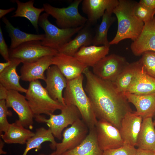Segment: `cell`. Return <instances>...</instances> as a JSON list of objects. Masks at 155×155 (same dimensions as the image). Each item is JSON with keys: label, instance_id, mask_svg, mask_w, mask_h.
<instances>
[{"label": "cell", "instance_id": "ee69618b", "mask_svg": "<svg viewBox=\"0 0 155 155\" xmlns=\"http://www.w3.org/2000/svg\"><path fill=\"white\" fill-rule=\"evenodd\" d=\"M153 122H154V127H155V121H154Z\"/></svg>", "mask_w": 155, "mask_h": 155}, {"label": "cell", "instance_id": "d6a6232c", "mask_svg": "<svg viewBox=\"0 0 155 155\" xmlns=\"http://www.w3.org/2000/svg\"><path fill=\"white\" fill-rule=\"evenodd\" d=\"M136 16L144 23L154 18L155 10L150 9L139 2L137 3L134 9Z\"/></svg>", "mask_w": 155, "mask_h": 155}, {"label": "cell", "instance_id": "f35d334b", "mask_svg": "<svg viewBox=\"0 0 155 155\" xmlns=\"http://www.w3.org/2000/svg\"><path fill=\"white\" fill-rule=\"evenodd\" d=\"M8 90L0 84V100H5L7 96Z\"/></svg>", "mask_w": 155, "mask_h": 155}, {"label": "cell", "instance_id": "ffe728a7", "mask_svg": "<svg viewBox=\"0 0 155 155\" xmlns=\"http://www.w3.org/2000/svg\"><path fill=\"white\" fill-rule=\"evenodd\" d=\"M91 26L86 23L75 37L61 47L58 51L59 52L74 56L82 46L92 44L94 35Z\"/></svg>", "mask_w": 155, "mask_h": 155}, {"label": "cell", "instance_id": "9a60e30c", "mask_svg": "<svg viewBox=\"0 0 155 155\" xmlns=\"http://www.w3.org/2000/svg\"><path fill=\"white\" fill-rule=\"evenodd\" d=\"M52 63L57 67L67 80L78 77L88 67L75 57L59 52L53 57Z\"/></svg>", "mask_w": 155, "mask_h": 155}, {"label": "cell", "instance_id": "52a82bcc", "mask_svg": "<svg viewBox=\"0 0 155 155\" xmlns=\"http://www.w3.org/2000/svg\"><path fill=\"white\" fill-rule=\"evenodd\" d=\"M61 111V113L59 115L51 114L49 119L41 115L34 116L36 122L46 123L54 137L59 140L61 139L62 132L65 127L82 119L79 111L74 105L66 104Z\"/></svg>", "mask_w": 155, "mask_h": 155}, {"label": "cell", "instance_id": "4316f807", "mask_svg": "<svg viewBox=\"0 0 155 155\" xmlns=\"http://www.w3.org/2000/svg\"><path fill=\"white\" fill-rule=\"evenodd\" d=\"M2 20L11 39L10 49H14L22 44L32 40L42 41L44 39V34H34L26 33L15 27L5 17Z\"/></svg>", "mask_w": 155, "mask_h": 155}, {"label": "cell", "instance_id": "8fae6325", "mask_svg": "<svg viewBox=\"0 0 155 155\" xmlns=\"http://www.w3.org/2000/svg\"><path fill=\"white\" fill-rule=\"evenodd\" d=\"M99 146L103 151L117 148L124 144L119 130L103 119H98L95 126Z\"/></svg>", "mask_w": 155, "mask_h": 155}, {"label": "cell", "instance_id": "5b68a950", "mask_svg": "<svg viewBox=\"0 0 155 155\" xmlns=\"http://www.w3.org/2000/svg\"><path fill=\"white\" fill-rule=\"evenodd\" d=\"M49 16L44 13L40 15L39 19L38 24L45 32L44 38L41 41V43L44 46L58 51L84 26L76 28H60L50 22L48 20Z\"/></svg>", "mask_w": 155, "mask_h": 155}, {"label": "cell", "instance_id": "9c48e42d", "mask_svg": "<svg viewBox=\"0 0 155 155\" xmlns=\"http://www.w3.org/2000/svg\"><path fill=\"white\" fill-rule=\"evenodd\" d=\"M128 63L124 57L112 54L98 62L92 67V72L100 78L114 82Z\"/></svg>", "mask_w": 155, "mask_h": 155}, {"label": "cell", "instance_id": "f1b7e54d", "mask_svg": "<svg viewBox=\"0 0 155 155\" xmlns=\"http://www.w3.org/2000/svg\"><path fill=\"white\" fill-rule=\"evenodd\" d=\"M46 142H51L50 146L52 150L56 149L57 143L50 129H46L43 127L36 129L34 135L27 141L26 148L22 155H27L28 152L34 148L36 149L37 150L40 149L42 144Z\"/></svg>", "mask_w": 155, "mask_h": 155}, {"label": "cell", "instance_id": "ac0fdd59", "mask_svg": "<svg viewBox=\"0 0 155 155\" xmlns=\"http://www.w3.org/2000/svg\"><path fill=\"white\" fill-rule=\"evenodd\" d=\"M53 56H45L32 62L23 63L20 69L21 80L30 82L39 79L44 81V72L52 65Z\"/></svg>", "mask_w": 155, "mask_h": 155}, {"label": "cell", "instance_id": "7c38bea8", "mask_svg": "<svg viewBox=\"0 0 155 155\" xmlns=\"http://www.w3.org/2000/svg\"><path fill=\"white\" fill-rule=\"evenodd\" d=\"M5 101L7 106L12 108L18 114V120L22 125L26 128L32 129L34 115L25 96L18 91L9 90Z\"/></svg>", "mask_w": 155, "mask_h": 155}, {"label": "cell", "instance_id": "cb8c5ba5", "mask_svg": "<svg viewBox=\"0 0 155 155\" xmlns=\"http://www.w3.org/2000/svg\"><path fill=\"white\" fill-rule=\"evenodd\" d=\"M35 133L25 128L18 120L10 124L7 131L0 135L4 142L7 144H26Z\"/></svg>", "mask_w": 155, "mask_h": 155}, {"label": "cell", "instance_id": "74e56055", "mask_svg": "<svg viewBox=\"0 0 155 155\" xmlns=\"http://www.w3.org/2000/svg\"><path fill=\"white\" fill-rule=\"evenodd\" d=\"M135 155H155V151L138 148L137 149Z\"/></svg>", "mask_w": 155, "mask_h": 155}, {"label": "cell", "instance_id": "44dd1931", "mask_svg": "<svg viewBox=\"0 0 155 155\" xmlns=\"http://www.w3.org/2000/svg\"><path fill=\"white\" fill-rule=\"evenodd\" d=\"M109 47L104 45L83 46L77 52L74 57L88 67H93L108 55Z\"/></svg>", "mask_w": 155, "mask_h": 155}, {"label": "cell", "instance_id": "83f0119b", "mask_svg": "<svg viewBox=\"0 0 155 155\" xmlns=\"http://www.w3.org/2000/svg\"><path fill=\"white\" fill-rule=\"evenodd\" d=\"M17 8L14 14L11 17H22L27 19L36 31L38 30V22L40 14L44 11L43 7L38 8L34 6V1L30 0L26 2H22L15 0Z\"/></svg>", "mask_w": 155, "mask_h": 155}, {"label": "cell", "instance_id": "3957f363", "mask_svg": "<svg viewBox=\"0 0 155 155\" xmlns=\"http://www.w3.org/2000/svg\"><path fill=\"white\" fill-rule=\"evenodd\" d=\"M84 77L82 74L74 79L67 80L63 97L66 105H73L77 108L82 119L90 129L95 127L98 119L90 99L83 88Z\"/></svg>", "mask_w": 155, "mask_h": 155}, {"label": "cell", "instance_id": "60d3db41", "mask_svg": "<svg viewBox=\"0 0 155 155\" xmlns=\"http://www.w3.org/2000/svg\"><path fill=\"white\" fill-rule=\"evenodd\" d=\"M11 63V61L4 63H0V73L2 72L6 68L9 66Z\"/></svg>", "mask_w": 155, "mask_h": 155}, {"label": "cell", "instance_id": "603a6c76", "mask_svg": "<svg viewBox=\"0 0 155 155\" xmlns=\"http://www.w3.org/2000/svg\"><path fill=\"white\" fill-rule=\"evenodd\" d=\"M98 143L95 127L89 129L88 135L78 146L60 155H103Z\"/></svg>", "mask_w": 155, "mask_h": 155}, {"label": "cell", "instance_id": "7bdbcfd3", "mask_svg": "<svg viewBox=\"0 0 155 155\" xmlns=\"http://www.w3.org/2000/svg\"><path fill=\"white\" fill-rule=\"evenodd\" d=\"M36 155H57V154H56L53 152L52 153H51V154H43V153H40V154H38Z\"/></svg>", "mask_w": 155, "mask_h": 155}, {"label": "cell", "instance_id": "d4e9b609", "mask_svg": "<svg viewBox=\"0 0 155 155\" xmlns=\"http://www.w3.org/2000/svg\"><path fill=\"white\" fill-rule=\"evenodd\" d=\"M142 67L139 60L128 63L114 82L118 90L124 94L127 92Z\"/></svg>", "mask_w": 155, "mask_h": 155}, {"label": "cell", "instance_id": "b9f144b4", "mask_svg": "<svg viewBox=\"0 0 155 155\" xmlns=\"http://www.w3.org/2000/svg\"><path fill=\"white\" fill-rule=\"evenodd\" d=\"M4 142H3L0 139V154H6V152L2 150V148L3 147Z\"/></svg>", "mask_w": 155, "mask_h": 155}, {"label": "cell", "instance_id": "277c9868", "mask_svg": "<svg viewBox=\"0 0 155 155\" xmlns=\"http://www.w3.org/2000/svg\"><path fill=\"white\" fill-rule=\"evenodd\" d=\"M27 89L25 97L34 116L42 114L49 116L65 106L53 99L38 80L30 82Z\"/></svg>", "mask_w": 155, "mask_h": 155}, {"label": "cell", "instance_id": "8d00e7d4", "mask_svg": "<svg viewBox=\"0 0 155 155\" xmlns=\"http://www.w3.org/2000/svg\"><path fill=\"white\" fill-rule=\"evenodd\" d=\"M139 2L150 9L155 10V0H140Z\"/></svg>", "mask_w": 155, "mask_h": 155}, {"label": "cell", "instance_id": "1f68e13d", "mask_svg": "<svg viewBox=\"0 0 155 155\" xmlns=\"http://www.w3.org/2000/svg\"><path fill=\"white\" fill-rule=\"evenodd\" d=\"M139 61L145 72L155 78V52L148 51L144 53Z\"/></svg>", "mask_w": 155, "mask_h": 155}, {"label": "cell", "instance_id": "836d02e7", "mask_svg": "<svg viewBox=\"0 0 155 155\" xmlns=\"http://www.w3.org/2000/svg\"><path fill=\"white\" fill-rule=\"evenodd\" d=\"M12 115L11 111L7 106L5 100H0V135L7 129L10 123L8 122L7 117Z\"/></svg>", "mask_w": 155, "mask_h": 155}, {"label": "cell", "instance_id": "2e32d148", "mask_svg": "<svg viewBox=\"0 0 155 155\" xmlns=\"http://www.w3.org/2000/svg\"><path fill=\"white\" fill-rule=\"evenodd\" d=\"M119 0H83L82 10L87 16V23L91 25L102 17L106 10L112 11L118 5Z\"/></svg>", "mask_w": 155, "mask_h": 155}, {"label": "cell", "instance_id": "7a4b0ae2", "mask_svg": "<svg viewBox=\"0 0 155 155\" xmlns=\"http://www.w3.org/2000/svg\"><path fill=\"white\" fill-rule=\"evenodd\" d=\"M137 3L133 0H119L118 4L113 11L117 19V30L114 38L109 42L110 45L117 44L126 39L134 41L140 34L144 23L135 14Z\"/></svg>", "mask_w": 155, "mask_h": 155}, {"label": "cell", "instance_id": "7402d4cb", "mask_svg": "<svg viewBox=\"0 0 155 155\" xmlns=\"http://www.w3.org/2000/svg\"><path fill=\"white\" fill-rule=\"evenodd\" d=\"M11 64L0 73V84L7 90H13L26 93L27 89L23 87L20 84V76L16 72L17 66L22 63L19 59H10Z\"/></svg>", "mask_w": 155, "mask_h": 155}, {"label": "cell", "instance_id": "4dcf8cb0", "mask_svg": "<svg viewBox=\"0 0 155 155\" xmlns=\"http://www.w3.org/2000/svg\"><path fill=\"white\" fill-rule=\"evenodd\" d=\"M113 12L106 10L102 17L100 24L97 27L93 38L92 44L98 46L99 45L110 46L109 42L107 38L108 29L115 22V17L113 16Z\"/></svg>", "mask_w": 155, "mask_h": 155}, {"label": "cell", "instance_id": "ba28073f", "mask_svg": "<svg viewBox=\"0 0 155 155\" xmlns=\"http://www.w3.org/2000/svg\"><path fill=\"white\" fill-rule=\"evenodd\" d=\"M58 53L56 50L43 46L40 40L27 42L9 49L10 59H19L22 63L32 62L45 56H55Z\"/></svg>", "mask_w": 155, "mask_h": 155}, {"label": "cell", "instance_id": "e0dca14e", "mask_svg": "<svg viewBox=\"0 0 155 155\" xmlns=\"http://www.w3.org/2000/svg\"><path fill=\"white\" fill-rule=\"evenodd\" d=\"M143 119L134 112L127 113L123 119L119 129L124 144L136 146Z\"/></svg>", "mask_w": 155, "mask_h": 155}, {"label": "cell", "instance_id": "5bb4252c", "mask_svg": "<svg viewBox=\"0 0 155 155\" xmlns=\"http://www.w3.org/2000/svg\"><path fill=\"white\" fill-rule=\"evenodd\" d=\"M130 49L136 56H140L148 51L155 52V16L144 23L137 38L131 43Z\"/></svg>", "mask_w": 155, "mask_h": 155}, {"label": "cell", "instance_id": "30bf717a", "mask_svg": "<svg viewBox=\"0 0 155 155\" xmlns=\"http://www.w3.org/2000/svg\"><path fill=\"white\" fill-rule=\"evenodd\" d=\"M89 132V129L83 120L78 119L63 131L62 142L57 143L54 153L60 155L75 148L84 140Z\"/></svg>", "mask_w": 155, "mask_h": 155}, {"label": "cell", "instance_id": "d6986e66", "mask_svg": "<svg viewBox=\"0 0 155 155\" xmlns=\"http://www.w3.org/2000/svg\"><path fill=\"white\" fill-rule=\"evenodd\" d=\"M128 101L135 106L134 113L143 119L152 117L155 114V92L145 95H137L129 92L125 94Z\"/></svg>", "mask_w": 155, "mask_h": 155}, {"label": "cell", "instance_id": "f6af8a7d", "mask_svg": "<svg viewBox=\"0 0 155 155\" xmlns=\"http://www.w3.org/2000/svg\"></svg>", "mask_w": 155, "mask_h": 155}, {"label": "cell", "instance_id": "484cf974", "mask_svg": "<svg viewBox=\"0 0 155 155\" xmlns=\"http://www.w3.org/2000/svg\"><path fill=\"white\" fill-rule=\"evenodd\" d=\"M136 146L138 148L155 151V127L152 117L143 119Z\"/></svg>", "mask_w": 155, "mask_h": 155}, {"label": "cell", "instance_id": "e575fe53", "mask_svg": "<svg viewBox=\"0 0 155 155\" xmlns=\"http://www.w3.org/2000/svg\"><path fill=\"white\" fill-rule=\"evenodd\" d=\"M137 149L134 146L124 144L120 147L103 151V155H135Z\"/></svg>", "mask_w": 155, "mask_h": 155}, {"label": "cell", "instance_id": "d590c367", "mask_svg": "<svg viewBox=\"0 0 155 155\" xmlns=\"http://www.w3.org/2000/svg\"><path fill=\"white\" fill-rule=\"evenodd\" d=\"M0 53L6 61L10 60L9 50L5 41L1 26L0 27Z\"/></svg>", "mask_w": 155, "mask_h": 155}, {"label": "cell", "instance_id": "ab89813d", "mask_svg": "<svg viewBox=\"0 0 155 155\" xmlns=\"http://www.w3.org/2000/svg\"><path fill=\"white\" fill-rule=\"evenodd\" d=\"M15 9L14 7H11L7 9H0V18H3L6 14L9 13Z\"/></svg>", "mask_w": 155, "mask_h": 155}, {"label": "cell", "instance_id": "f546056e", "mask_svg": "<svg viewBox=\"0 0 155 155\" xmlns=\"http://www.w3.org/2000/svg\"><path fill=\"white\" fill-rule=\"evenodd\" d=\"M127 92L137 95L154 93L155 78L148 74L143 66Z\"/></svg>", "mask_w": 155, "mask_h": 155}, {"label": "cell", "instance_id": "4fadbf2b", "mask_svg": "<svg viewBox=\"0 0 155 155\" xmlns=\"http://www.w3.org/2000/svg\"><path fill=\"white\" fill-rule=\"evenodd\" d=\"M44 81L50 97L65 106L63 91L67 86V80L57 66L52 65L47 69Z\"/></svg>", "mask_w": 155, "mask_h": 155}, {"label": "cell", "instance_id": "8992f818", "mask_svg": "<svg viewBox=\"0 0 155 155\" xmlns=\"http://www.w3.org/2000/svg\"><path fill=\"white\" fill-rule=\"evenodd\" d=\"M82 0H75L67 7L58 8L49 4L44 3V11L56 20L58 27L61 29L76 28L86 23L87 18L81 15L78 7Z\"/></svg>", "mask_w": 155, "mask_h": 155}, {"label": "cell", "instance_id": "6da1fadb", "mask_svg": "<svg viewBox=\"0 0 155 155\" xmlns=\"http://www.w3.org/2000/svg\"><path fill=\"white\" fill-rule=\"evenodd\" d=\"M83 73L86 78L84 90L97 119L105 120L119 130L125 114L132 112L125 94L118 90L114 82L99 78L88 67Z\"/></svg>", "mask_w": 155, "mask_h": 155}]
</instances>
